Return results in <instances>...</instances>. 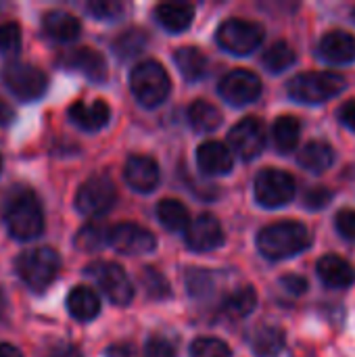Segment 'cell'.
<instances>
[{
	"instance_id": "9c48e42d",
	"label": "cell",
	"mask_w": 355,
	"mask_h": 357,
	"mask_svg": "<svg viewBox=\"0 0 355 357\" xmlns=\"http://www.w3.org/2000/svg\"><path fill=\"white\" fill-rule=\"evenodd\" d=\"M86 276L92 278L107 299L115 305H128L134 297V287L121 266L111 261H96L86 268Z\"/></svg>"
},
{
	"instance_id": "83f0119b",
	"label": "cell",
	"mask_w": 355,
	"mask_h": 357,
	"mask_svg": "<svg viewBox=\"0 0 355 357\" xmlns=\"http://www.w3.org/2000/svg\"><path fill=\"white\" fill-rule=\"evenodd\" d=\"M188 121L197 132H213L222 123V113L207 100H195L188 107Z\"/></svg>"
},
{
	"instance_id": "484cf974",
	"label": "cell",
	"mask_w": 355,
	"mask_h": 357,
	"mask_svg": "<svg viewBox=\"0 0 355 357\" xmlns=\"http://www.w3.org/2000/svg\"><path fill=\"white\" fill-rule=\"evenodd\" d=\"M174 61L186 82H199L207 73V59L205 54L195 46L178 48L174 54Z\"/></svg>"
},
{
	"instance_id": "7dc6e473",
	"label": "cell",
	"mask_w": 355,
	"mask_h": 357,
	"mask_svg": "<svg viewBox=\"0 0 355 357\" xmlns=\"http://www.w3.org/2000/svg\"><path fill=\"white\" fill-rule=\"evenodd\" d=\"M0 357H23L21 351L10 343H0Z\"/></svg>"
},
{
	"instance_id": "60d3db41",
	"label": "cell",
	"mask_w": 355,
	"mask_h": 357,
	"mask_svg": "<svg viewBox=\"0 0 355 357\" xmlns=\"http://www.w3.org/2000/svg\"><path fill=\"white\" fill-rule=\"evenodd\" d=\"M144 357H176V349L167 339L153 337L144 347Z\"/></svg>"
},
{
	"instance_id": "9a60e30c",
	"label": "cell",
	"mask_w": 355,
	"mask_h": 357,
	"mask_svg": "<svg viewBox=\"0 0 355 357\" xmlns=\"http://www.w3.org/2000/svg\"><path fill=\"white\" fill-rule=\"evenodd\" d=\"M61 63L71 69L82 73L84 77H88L94 84H100L107 79V63L105 56L100 52H96L94 48H75L69 50L67 54L61 56Z\"/></svg>"
},
{
	"instance_id": "5bb4252c",
	"label": "cell",
	"mask_w": 355,
	"mask_h": 357,
	"mask_svg": "<svg viewBox=\"0 0 355 357\" xmlns=\"http://www.w3.org/2000/svg\"><path fill=\"white\" fill-rule=\"evenodd\" d=\"M222 243H224V230H222V224L213 215L201 213L197 220L190 222L186 230V247L190 251L209 253L218 249Z\"/></svg>"
},
{
	"instance_id": "4fadbf2b",
	"label": "cell",
	"mask_w": 355,
	"mask_h": 357,
	"mask_svg": "<svg viewBox=\"0 0 355 357\" xmlns=\"http://www.w3.org/2000/svg\"><path fill=\"white\" fill-rule=\"evenodd\" d=\"M228 138L236 155L249 161L262 155V151L266 149V126L257 117H245L230 130Z\"/></svg>"
},
{
	"instance_id": "d6a6232c",
	"label": "cell",
	"mask_w": 355,
	"mask_h": 357,
	"mask_svg": "<svg viewBox=\"0 0 355 357\" xmlns=\"http://www.w3.org/2000/svg\"><path fill=\"white\" fill-rule=\"evenodd\" d=\"M295 50L287 44V42H276V44H272L266 52H264V56H262V63H264V67L268 69V71H272V73H282L285 69H289L293 63H295Z\"/></svg>"
},
{
	"instance_id": "7402d4cb",
	"label": "cell",
	"mask_w": 355,
	"mask_h": 357,
	"mask_svg": "<svg viewBox=\"0 0 355 357\" xmlns=\"http://www.w3.org/2000/svg\"><path fill=\"white\" fill-rule=\"evenodd\" d=\"M318 278L328 287V289H347L354 282V270L352 266L339 257V255H324L318 266Z\"/></svg>"
},
{
	"instance_id": "ba28073f",
	"label": "cell",
	"mask_w": 355,
	"mask_h": 357,
	"mask_svg": "<svg viewBox=\"0 0 355 357\" xmlns=\"http://www.w3.org/2000/svg\"><path fill=\"white\" fill-rule=\"evenodd\" d=\"M115 201H117V188L113 180L105 174H96L88 178L75 195L77 211L88 218L105 215L115 205Z\"/></svg>"
},
{
	"instance_id": "b9f144b4",
	"label": "cell",
	"mask_w": 355,
	"mask_h": 357,
	"mask_svg": "<svg viewBox=\"0 0 355 357\" xmlns=\"http://www.w3.org/2000/svg\"><path fill=\"white\" fill-rule=\"evenodd\" d=\"M280 284H282L285 291H289V293L295 295V297H299V295H303V293L308 291L305 278H301V276H297V274H287V276H282V278H280Z\"/></svg>"
},
{
	"instance_id": "ab89813d",
	"label": "cell",
	"mask_w": 355,
	"mask_h": 357,
	"mask_svg": "<svg viewBox=\"0 0 355 357\" xmlns=\"http://www.w3.org/2000/svg\"><path fill=\"white\" fill-rule=\"evenodd\" d=\"M335 228L337 232L347 238V241H355V209H343L337 213L335 220Z\"/></svg>"
},
{
	"instance_id": "52a82bcc",
	"label": "cell",
	"mask_w": 355,
	"mask_h": 357,
	"mask_svg": "<svg viewBox=\"0 0 355 357\" xmlns=\"http://www.w3.org/2000/svg\"><path fill=\"white\" fill-rule=\"evenodd\" d=\"M264 27L255 21H247V19H226L220 27H218V44L230 52V54H249L253 52L262 42H264Z\"/></svg>"
},
{
	"instance_id": "f35d334b",
	"label": "cell",
	"mask_w": 355,
	"mask_h": 357,
	"mask_svg": "<svg viewBox=\"0 0 355 357\" xmlns=\"http://www.w3.org/2000/svg\"><path fill=\"white\" fill-rule=\"evenodd\" d=\"M331 201H333V192H331L328 188H324V186L310 188V190L305 192V199H303L305 207H308V209H312V211L324 209Z\"/></svg>"
},
{
	"instance_id": "4dcf8cb0",
	"label": "cell",
	"mask_w": 355,
	"mask_h": 357,
	"mask_svg": "<svg viewBox=\"0 0 355 357\" xmlns=\"http://www.w3.org/2000/svg\"><path fill=\"white\" fill-rule=\"evenodd\" d=\"M109 232H111V228L107 224L90 222L84 228H80V232L75 234V247L86 251V253L98 251L105 245H109Z\"/></svg>"
},
{
	"instance_id": "bcb514c9",
	"label": "cell",
	"mask_w": 355,
	"mask_h": 357,
	"mask_svg": "<svg viewBox=\"0 0 355 357\" xmlns=\"http://www.w3.org/2000/svg\"><path fill=\"white\" fill-rule=\"evenodd\" d=\"M13 117H15L13 109L4 100H0V126H8L13 121Z\"/></svg>"
},
{
	"instance_id": "4316f807",
	"label": "cell",
	"mask_w": 355,
	"mask_h": 357,
	"mask_svg": "<svg viewBox=\"0 0 355 357\" xmlns=\"http://www.w3.org/2000/svg\"><path fill=\"white\" fill-rule=\"evenodd\" d=\"M157 218L161 226L169 232H186L190 226L188 209L176 199H163L157 205Z\"/></svg>"
},
{
	"instance_id": "c3c4849f",
	"label": "cell",
	"mask_w": 355,
	"mask_h": 357,
	"mask_svg": "<svg viewBox=\"0 0 355 357\" xmlns=\"http://www.w3.org/2000/svg\"><path fill=\"white\" fill-rule=\"evenodd\" d=\"M2 312H4V293L0 289V316H2Z\"/></svg>"
},
{
	"instance_id": "d6986e66",
	"label": "cell",
	"mask_w": 355,
	"mask_h": 357,
	"mask_svg": "<svg viewBox=\"0 0 355 357\" xmlns=\"http://www.w3.org/2000/svg\"><path fill=\"white\" fill-rule=\"evenodd\" d=\"M197 163L203 174L207 176H224L232 169V153L216 140L203 142L197 151Z\"/></svg>"
},
{
	"instance_id": "7bdbcfd3",
	"label": "cell",
	"mask_w": 355,
	"mask_h": 357,
	"mask_svg": "<svg viewBox=\"0 0 355 357\" xmlns=\"http://www.w3.org/2000/svg\"><path fill=\"white\" fill-rule=\"evenodd\" d=\"M339 119L345 128L354 130L355 132V98L354 100H347L341 109H339Z\"/></svg>"
},
{
	"instance_id": "30bf717a",
	"label": "cell",
	"mask_w": 355,
	"mask_h": 357,
	"mask_svg": "<svg viewBox=\"0 0 355 357\" xmlns=\"http://www.w3.org/2000/svg\"><path fill=\"white\" fill-rule=\"evenodd\" d=\"M255 199L259 205L276 209L293 201L295 178L282 169H264L255 178Z\"/></svg>"
},
{
	"instance_id": "d590c367",
	"label": "cell",
	"mask_w": 355,
	"mask_h": 357,
	"mask_svg": "<svg viewBox=\"0 0 355 357\" xmlns=\"http://www.w3.org/2000/svg\"><path fill=\"white\" fill-rule=\"evenodd\" d=\"M186 284H188V291L192 297H205L213 287V276L205 270L190 268L186 272Z\"/></svg>"
},
{
	"instance_id": "836d02e7",
	"label": "cell",
	"mask_w": 355,
	"mask_h": 357,
	"mask_svg": "<svg viewBox=\"0 0 355 357\" xmlns=\"http://www.w3.org/2000/svg\"><path fill=\"white\" fill-rule=\"evenodd\" d=\"M140 282H142V289H144L146 297L153 299V301H163V299L172 297L169 282H167L165 276H163L157 268H153V266H146V268L142 270Z\"/></svg>"
},
{
	"instance_id": "f546056e",
	"label": "cell",
	"mask_w": 355,
	"mask_h": 357,
	"mask_svg": "<svg viewBox=\"0 0 355 357\" xmlns=\"http://www.w3.org/2000/svg\"><path fill=\"white\" fill-rule=\"evenodd\" d=\"M299 132H301V123L297 117L293 115H282L274 121L272 128V136H274V144L280 153H289L297 146L299 142Z\"/></svg>"
},
{
	"instance_id": "f6af8a7d",
	"label": "cell",
	"mask_w": 355,
	"mask_h": 357,
	"mask_svg": "<svg viewBox=\"0 0 355 357\" xmlns=\"http://www.w3.org/2000/svg\"><path fill=\"white\" fill-rule=\"evenodd\" d=\"M107 357H132V347L128 343H117L107 349Z\"/></svg>"
},
{
	"instance_id": "e575fe53",
	"label": "cell",
	"mask_w": 355,
	"mask_h": 357,
	"mask_svg": "<svg viewBox=\"0 0 355 357\" xmlns=\"http://www.w3.org/2000/svg\"><path fill=\"white\" fill-rule=\"evenodd\" d=\"M232 351L230 347L220 341V339H213V337H203V339H197L192 345H190V357H230Z\"/></svg>"
},
{
	"instance_id": "1f68e13d",
	"label": "cell",
	"mask_w": 355,
	"mask_h": 357,
	"mask_svg": "<svg viewBox=\"0 0 355 357\" xmlns=\"http://www.w3.org/2000/svg\"><path fill=\"white\" fill-rule=\"evenodd\" d=\"M146 42H149V38L142 29H126L123 33H119L113 40V50H115L117 59L130 61L144 50Z\"/></svg>"
},
{
	"instance_id": "cb8c5ba5",
	"label": "cell",
	"mask_w": 355,
	"mask_h": 357,
	"mask_svg": "<svg viewBox=\"0 0 355 357\" xmlns=\"http://www.w3.org/2000/svg\"><path fill=\"white\" fill-rule=\"evenodd\" d=\"M67 312L80 320V322H90L98 316L100 312V301L96 293L88 287H75L67 295Z\"/></svg>"
},
{
	"instance_id": "d4e9b609",
	"label": "cell",
	"mask_w": 355,
	"mask_h": 357,
	"mask_svg": "<svg viewBox=\"0 0 355 357\" xmlns=\"http://www.w3.org/2000/svg\"><path fill=\"white\" fill-rule=\"evenodd\" d=\"M297 161L308 172L320 174V172H326L335 163V151L326 142H310L303 146V151H299Z\"/></svg>"
},
{
	"instance_id": "44dd1931",
	"label": "cell",
	"mask_w": 355,
	"mask_h": 357,
	"mask_svg": "<svg viewBox=\"0 0 355 357\" xmlns=\"http://www.w3.org/2000/svg\"><path fill=\"white\" fill-rule=\"evenodd\" d=\"M249 343L257 357H278L287 347V335L278 326L262 324L251 333Z\"/></svg>"
},
{
	"instance_id": "f1b7e54d",
	"label": "cell",
	"mask_w": 355,
	"mask_h": 357,
	"mask_svg": "<svg viewBox=\"0 0 355 357\" xmlns=\"http://www.w3.org/2000/svg\"><path fill=\"white\" fill-rule=\"evenodd\" d=\"M255 305H257L255 289L243 287V289H239V291H234V293H230L226 297V301L222 305V312H224V316H228L232 320H241V318L249 316L255 310Z\"/></svg>"
},
{
	"instance_id": "6da1fadb",
	"label": "cell",
	"mask_w": 355,
	"mask_h": 357,
	"mask_svg": "<svg viewBox=\"0 0 355 357\" xmlns=\"http://www.w3.org/2000/svg\"><path fill=\"white\" fill-rule=\"evenodd\" d=\"M6 226L17 241L38 238L44 230V213L33 190L17 186L6 201Z\"/></svg>"
},
{
	"instance_id": "7a4b0ae2",
	"label": "cell",
	"mask_w": 355,
	"mask_h": 357,
	"mask_svg": "<svg viewBox=\"0 0 355 357\" xmlns=\"http://www.w3.org/2000/svg\"><path fill=\"white\" fill-rule=\"evenodd\" d=\"M312 238L303 224L299 222H278L264 228L257 236V249L264 257L278 261L299 255L310 247Z\"/></svg>"
},
{
	"instance_id": "74e56055",
	"label": "cell",
	"mask_w": 355,
	"mask_h": 357,
	"mask_svg": "<svg viewBox=\"0 0 355 357\" xmlns=\"http://www.w3.org/2000/svg\"><path fill=\"white\" fill-rule=\"evenodd\" d=\"M88 13L96 19H105V21H113V19H119L123 15V4L121 2H115V0H94V2H88Z\"/></svg>"
},
{
	"instance_id": "8992f818",
	"label": "cell",
	"mask_w": 355,
	"mask_h": 357,
	"mask_svg": "<svg viewBox=\"0 0 355 357\" xmlns=\"http://www.w3.org/2000/svg\"><path fill=\"white\" fill-rule=\"evenodd\" d=\"M2 84L6 86V90L25 102L38 100L40 96H44L46 88H48V77L44 71H40L38 67L29 65V63H21V61H10L2 67L0 71Z\"/></svg>"
},
{
	"instance_id": "8d00e7d4",
	"label": "cell",
	"mask_w": 355,
	"mask_h": 357,
	"mask_svg": "<svg viewBox=\"0 0 355 357\" xmlns=\"http://www.w3.org/2000/svg\"><path fill=\"white\" fill-rule=\"evenodd\" d=\"M21 46V29L15 21L0 23V54H13Z\"/></svg>"
},
{
	"instance_id": "ffe728a7",
	"label": "cell",
	"mask_w": 355,
	"mask_h": 357,
	"mask_svg": "<svg viewBox=\"0 0 355 357\" xmlns=\"http://www.w3.org/2000/svg\"><path fill=\"white\" fill-rule=\"evenodd\" d=\"M42 29L50 40L73 42L80 36L82 25H80L77 17H73L67 10H48L42 17Z\"/></svg>"
},
{
	"instance_id": "603a6c76",
	"label": "cell",
	"mask_w": 355,
	"mask_h": 357,
	"mask_svg": "<svg viewBox=\"0 0 355 357\" xmlns=\"http://www.w3.org/2000/svg\"><path fill=\"white\" fill-rule=\"evenodd\" d=\"M155 17L167 31L178 33L190 27L195 8L188 2H163L155 8Z\"/></svg>"
},
{
	"instance_id": "7c38bea8",
	"label": "cell",
	"mask_w": 355,
	"mask_h": 357,
	"mask_svg": "<svg viewBox=\"0 0 355 357\" xmlns=\"http://www.w3.org/2000/svg\"><path fill=\"white\" fill-rule=\"evenodd\" d=\"M218 92L226 102L234 107H243L257 100V96L262 94V82L255 73L247 69H236L222 77Z\"/></svg>"
},
{
	"instance_id": "5b68a950",
	"label": "cell",
	"mask_w": 355,
	"mask_h": 357,
	"mask_svg": "<svg viewBox=\"0 0 355 357\" xmlns=\"http://www.w3.org/2000/svg\"><path fill=\"white\" fill-rule=\"evenodd\" d=\"M345 88V77L333 71H310L289 82V96L297 102L320 105L335 98Z\"/></svg>"
},
{
	"instance_id": "8fae6325",
	"label": "cell",
	"mask_w": 355,
	"mask_h": 357,
	"mask_svg": "<svg viewBox=\"0 0 355 357\" xmlns=\"http://www.w3.org/2000/svg\"><path fill=\"white\" fill-rule=\"evenodd\" d=\"M109 245L126 255H144L155 251L157 247V238L151 230L132 224V222H123V224H115L109 232Z\"/></svg>"
},
{
	"instance_id": "e0dca14e",
	"label": "cell",
	"mask_w": 355,
	"mask_h": 357,
	"mask_svg": "<svg viewBox=\"0 0 355 357\" xmlns=\"http://www.w3.org/2000/svg\"><path fill=\"white\" fill-rule=\"evenodd\" d=\"M318 54L333 65H343V63H354L355 61V36L349 31L337 29L328 31L320 44H318Z\"/></svg>"
},
{
	"instance_id": "277c9868",
	"label": "cell",
	"mask_w": 355,
	"mask_h": 357,
	"mask_svg": "<svg viewBox=\"0 0 355 357\" xmlns=\"http://www.w3.org/2000/svg\"><path fill=\"white\" fill-rule=\"evenodd\" d=\"M130 88L136 100L149 109L159 107L172 90L167 71L157 61H142L130 73Z\"/></svg>"
},
{
	"instance_id": "3957f363",
	"label": "cell",
	"mask_w": 355,
	"mask_h": 357,
	"mask_svg": "<svg viewBox=\"0 0 355 357\" xmlns=\"http://www.w3.org/2000/svg\"><path fill=\"white\" fill-rule=\"evenodd\" d=\"M15 270H17V276L21 278V282L29 291L44 293L52 284V280L56 278V274L61 270V257L50 247L27 249L17 257Z\"/></svg>"
},
{
	"instance_id": "681fc988",
	"label": "cell",
	"mask_w": 355,
	"mask_h": 357,
	"mask_svg": "<svg viewBox=\"0 0 355 357\" xmlns=\"http://www.w3.org/2000/svg\"><path fill=\"white\" fill-rule=\"evenodd\" d=\"M0 169H2V157H0Z\"/></svg>"
},
{
	"instance_id": "2e32d148",
	"label": "cell",
	"mask_w": 355,
	"mask_h": 357,
	"mask_svg": "<svg viewBox=\"0 0 355 357\" xmlns=\"http://www.w3.org/2000/svg\"><path fill=\"white\" fill-rule=\"evenodd\" d=\"M123 178L130 184V188L138 192H151L159 184V167L157 161L146 155H132L126 161Z\"/></svg>"
},
{
	"instance_id": "ee69618b",
	"label": "cell",
	"mask_w": 355,
	"mask_h": 357,
	"mask_svg": "<svg viewBox=\"0 0 355 357\" xmlns=\"http://www.w3.org/2000/svg\"><path fill=\"white\" fill-rule=\"evenodd\" d=\"M48 357H82V351L75 345H71V343H56L50 349Z\"/></svg>"
},
{
	"instance_id": "ac0fdd59",
	"label": "cell",
	"mask_w": 355,
	"mask_h": 357,
	"mask_svg": "<svg viewBox=\"0 0 355 357\" xmlns=\"http://www.w3.org/2000/svg\"><path fill=\"white\" fill-rule=\"evenodd\" d=\"M109 117H111V111L105 100H94L90 105L77 100L69 107V119L86 132L103 130L109 123Z\"/></svg>"
}]
</instances>
